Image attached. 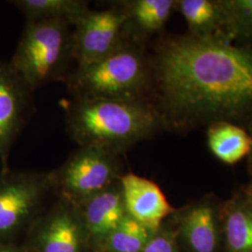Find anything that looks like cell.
I'll return each instance as SVG.
<instances>
[{
  "label": "cell",
  "instance_id": "1",
  "mask_svg": "<svg viewBox=\"0 0 252 252\" xmlns=\"http://www.w3.org/2000/svg\"><path fill=\"white\" fill-rule=\"evenodd\" d=\"M155 107L165 126L223 119L252 108V51L210 36L162 40L153 59Z\"/></svg>",
  "mask_w": 252,
  "mask_h": 252
},
{
  "label": "cell",
  "instance_id": "2",
  "mask_svg": "<svg viewBox=\"0 0 252 252\" xmlns=\"http://www.w3.org/2000/svg\"><path fill=\"white\" fill-rule=\"evenodd\" d=\"M65 130L79 147L124 155L132 146L166 127L151 101L70 97L60 101Z\"/></svg>",
  "mask_w": 252,
  "mask_h": 252
},
{
  "label": "cell",
  "instance_id": "3",
  "mask_svg": "<svg viewBox=\"0 0 252 252\" xmlns=\"http://www.w3.org/2000/svg\"><path fill=\"white\" fill-rule=\"evenodd\" d=\"M64 83L71 97L149 101L153 70L139 39L130 36L108 57L76 66Z\"/></svg>",
  "mask_w": 252,
  "mask_h": 252
},
{
  "label": "cell",
  "instance_id": "4",
  "mask_svg": "<svg viewBox=\"0 0 252 252\" xmlns=\"http://www.w3.org/2000/svg\"><path fill=\"white\" fill-rule=\"evenodd\" d=\"M71 25L57 20L27 21L9 63L34 91L67 80L76 67Z\"/></svg>",
  "mask_w": 252,
  "mask_h": 252
},
{
  "label": "cell",
  "instance_id": "5",
  "mask_svg": "<svg viewBox=\"0 0 252 252\" xmlns=\"http://www.w3.org/2000/svg\"><path fill=\"white\" fill-rule=\"evenodd\" d=\"M54 196L51 171L0 173V239L20 242ZM22 243V242H20Z\"/></svg>",
  "mask_w": 252,
  "mask_h": 252
},
{
  "label": "cell",
  "instance_id": "6",
  "mask_svg": "<svg viewBox=\"0 0 252 252\" xmlns=\"http://www.w3.org/2000/svg\"><path fill=\"white\" fill-rule=\"evenodd\" d=\"M122 156L95 147H79L51 171L55 197L80 206L103 191L124 176Z\"/></svg>",
  "mask_w": 252,
  "mask_h": 252
},
{
  "label": "cell",
  "instance_id": "7",
  "mask_svg": "<svg viewBox=\"0 0 252 252\" xmlns=\"http://www.w3.org/2000/svg\"><path fill=\"white\" fill-rule=\"evenodd\" d=\"M30 252H91L79 207L55 197L22 241Z\"/></svg>",
  "mask_w": 252,
  "mask_h": 252
},
{
  "label": "cell",
  "instance_id": "8",
  "mask_svg": "<svg viewBox=\"0 0 252 252\" xmlns=\"http://www.w3.org/2000/svg\"><path fill=\"white\" fill-rule=\"evenodd\" d=\"M126 12L119 2L100 10L90 9L73 27L76 66L95 63L113 54L129 37Z\"/></svg>",
  "mask_w": 252,
  "mask_h": 252
},
{
  "label": "cell",
  "instance_id": "9",
  "mask_svg": "<svg viewBox=\"0 0 252 252\" xmlns=\"http://www.w3.org/2000/svg\"><path fill=\"white\" fill-rule=\"evenodd\" d=\"M34 93L9 62L0 61V173L10 169V151L35 113Z\"/></svg>",
  "mask_w": 252,
  "mask_h": 252
},
{
  "label": "cell",
  "instance_id": "10",
  "mask_svg": "<svg viewBox=\"0 0 252 252\" xmlns=\"http://www.w3.org/2000/svg\"><path fill=\"white\" fill-rule=\"evenodd\" d=\"M181 252H223L221 207L203 200L171 215Z\"/></svg>",
  "mask_w": 252,
  "mask_h": 252
},
{
  "label": "cell",
  "instance_id": "11",
  "mask_svg": "<svg viewBox=\"0 0 252 252\" xmlns=\"http://www.w3.org/2000/svg\"><path fill=\"white\" fill-rule=\"evenodd\" d=\"M91 252H99L106 239L127 216L121 180L80 206Z\"/></svg>",
  "mask_w": 252,
  "mask_h": 252
},
{
  "label": "cell",
  "instance_id": "12",
  "mask_svg": "<svg viewBox=\"0 0 252 252\" xmlns=\"http://www.w3.org/2000/svg\"><path fill=\"white\" fill-rule=\"evenodd\" d=\"M121 184L127 214L144 225L156 230L176 211L152 180L128 172L121 178Z\"/></svg>",
  "mask_w": 252,
  "mask_h": 252
},
{
  "label": "cell",
  "instance_id": "13",
  "mask_svg": "<svg viewBox=\"0 0 252 252\" xmlns=\"http://www.w3.org/2000/svg\"><path fill=\"white\" fill-rule=\"evenodd\" d=\"M223 252H252V201L246 195L221 207Z\"/></svg>",
  "mask_w": 252,
  "mask_h": 252
},
{
  "label": "cell",
  "instance_id": "14",
  "mask_svg": "<svg viewBox=\"0 0 252 252\" xmlns=\"http://www.w3.org/2000/svg\"><path fill=\"white\" fill-rule=\"evenodd\" d=\"M127 18L129 36L139 39L141 35L161 30L177 7L173 0H134L118 1Z\"/></svg>",
  "mask_w": 252,
  "mask_h": 252
},
{
  "label": "cell",
  "instance_id": "15",
  "mask_svg": "<svg viewBox=\"0 0 252 252\" xmlns=\"http://www.w3.org/2000/svg\"><path fill=\"white\" fill-rule=\"evenodd\" d=\"M207 141L219 160L234 164L252 153V137L239 126L217 122L208 128Z\"/></svg>",
  "mask_w": 252,
  "mask_h": 252
},
{
  "label": "cell",
  "instance_id": "16",
  "mask_svg": "<svg viewBox=\"0 0 252 252\" xmlns=\"http://www.w3.org/2000/svg\"><path fill=\"white\" fill-rule=\"evenodd\" d=\"M11 4L27 21L57 20L74 27L89 10V1L84 0H13Z\"/></svg>",
  "mask_w": 252,
  "mask_h": 252
},
{
  "label": "cell",
  "instance_id": "17",
  "mask_svg": "<svg viewBox=\"0 0 252 252\" xmlns=\"http://www.w3.org/2000/svg\"><path fill=\"white\" fill-rule=\"evenodd\" d=\"M156 230L140 223L127 214L109 234L99 252H140Z\"/></svg>",
  "mask_w": 252,
  "mask_h": 252
},
{
  "label": "cell",
  "instance_id": "18",
  "mask_svg": "<svg viewBox=\"0 0 252 252\" xmlns=\"http://www.w3.org/2000/svg\"><path fill=\"white\" fill-rule=\"evenodd\" d=\"M177 6L189 29L196 33L194 36L213 29L220 21H223L220 3L207 0H181L177 2Z\"/></svg>",
  "mask_w": 252,
  "mask_h": 252
},
{
  "label": "cell",
  "instance_id": "19",
  "mask_svg": "<svg viewBox=\"0 0 252 252\" xmlns=\"http://www.w3.org/2000/svg\"><path fill=\"white\" fill-rule=\"evenodd\" d=\"M223 22L237 36L252 38V0L220 2Z\"/></svg>",
  "mask_w": 252,
  "mask_h": 252
},
{
  "label": "cell",
  "instance_id": "20",
  "mask_svg": "<svg viewBox=\"0 0 252 252\" xmlns=\"http://www.w3.org/2000/svg\"><path fill=\"white\" fill-rule=\"evenodd\" d=\"M140 252H181L177 228L171 216L156 230Z\"/></svg>",
  "mask_w": 252,
  "mask_h": 252
},
{
  "label": "cell",
  "instance_id": "21",
  "mask_svg": "<svg viewBox=\"0 0 252 252\" xmlns=\"http://www.w3.org/2000/svg\"><path fill=\"white\" fill-rule=\"evenodd\" d=\"M0 252H30L27 247L20 242H11L0 239Z\"/></svg>",
  "mask_w": 252,
  "mask_h": 252
},
{
  "label": "cell",
  "instance_id": "22",
  "mask_svg": "<svg viewBox=\"0 0 252 252\" xmlns=\"http://www.w3.org/2000/svg\"><path fill=\"white\" fill-rule=\"evenodd\" d=\"M245 195H246L248 198L251 199L252 201V182L251 183V185L246 189Z\"/></svg>",
  "mask_w": 252,
  "mask_h": 252
},
{
  "label": "cell",
  "instance_id": "23",
  "mask_svg": "<svg viewBox=\"0 0 252 252\" xmlns=\"http://www.w3.org/2000/svg\"></svg>",
  "mask_w": 252,
  "mask_h": 252
}]
</instances>
